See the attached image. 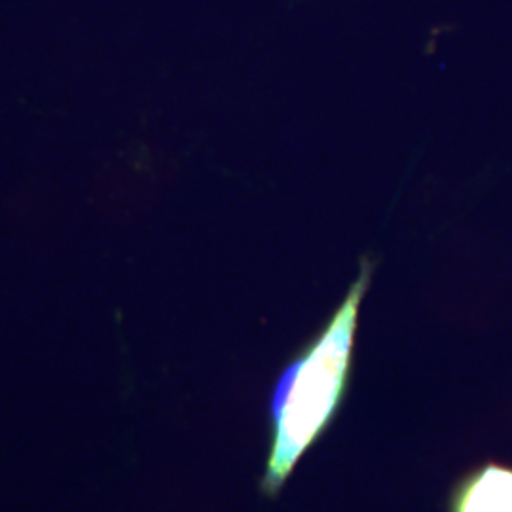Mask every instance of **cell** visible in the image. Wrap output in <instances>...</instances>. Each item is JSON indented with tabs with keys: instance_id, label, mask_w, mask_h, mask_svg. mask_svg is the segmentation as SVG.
Instances as JSON below:
<instances>
[{
	"instance_id": "cell-1",
	"label": "cell",
	"mask_w": 512,
	"mask_h": 512,
	"mask_svg": "<svg viewBox=\"0 0 512 512\" xmlns=\"http://www.w3.org/2000/svg\"><path fill=\"white\" fill-rule=\"evenodd\" d=\"M374 274V262L361 260L359 274L327 325L300 349L277 378L270 397V456L262 494L275 497L296 463L327 431L348 395L359 310Z\"/></svg>"
},
{
	"instance_id": "cell-2",
	"label": "cell",
	"mask_w": 512,
	"mask_h": 512,
	"mask_svg": "<svg viewBox=\"0 0 512 512\" xmlns=\"http://www.w3.org/2000/svg\"><path fill=\"white\" fill-rule=\"evenodd\" d=\"M448 512H512V465L484 461L459 478Z\"/></svg>"
}]
</instances>
